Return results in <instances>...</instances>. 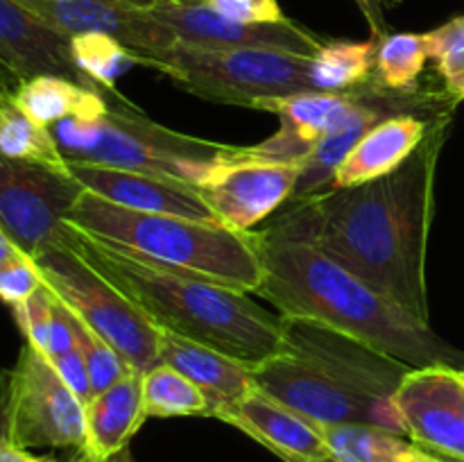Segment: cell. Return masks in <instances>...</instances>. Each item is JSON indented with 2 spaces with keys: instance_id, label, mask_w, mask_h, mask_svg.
Masks as SVG:
<instances>
[{
  "instance_id": "6da1fadb",
  "label": "cell",
  "mask_w": 464,
  "mask_h": 462,
  "mask_svg": "<svg viewBox=\"0 0 464 462\" xmlns=\"http://www.w3.org/2000/svg\"><path fill=\"white\" fill-rule=\"evenodd\" d=\"M447 127L449 113L430 125L420 148L390 175L288 202L266 229L311 245L430 326L426 249Z\"/></svg>"
},
{
  "instance_id": "7a4b0ae2",
  "label": "cell",
  "mask_w": 464,
  "mask_h": 462,
  "mask_svg": "<svg viewBox=\"0 0 464 462\" xmlns=\"http://www.w3.org/2000/svg\"><path fill=\"white\" fill-rule=\"evenodd\" d=\"M256 234L263 281L256 294L290 320H304L349 335L411 370L456 365L458 353L433 329L311 245L275 231Z\"/></svg>"
},
{
  "instance_id": "3957f363",
  "label": "cell",
  "mask_w": 464,
  "mask_h": 462,
  "mask_svg": "<svg viewBox=\"0 0 464 462\" xmlns=\"http://www.w3.org/2000/svg\"><path fill=\"white\" fill-rule=\"evenodd\" d=\"M68 247L118 285L159 331L207 344L247 367L261 365L285 347L284 317L272 315L245 293L154 265L75 229Z\"/></svg>"
},
{
  "instance_id": "277c9868",
  "label": "cell",
  "mask_w": 464,
  "mask_h": 462,
  "mask_svg": "<svg viewBox=\"0 0 464 462\" xmlns=\"http://www.w3.org/2000/svg\"><path fill=\"white\" fill-rule=\"evenodd\" d=\"M66 225L89 238L168 270L184 272L245 294L261 288L263 263L254 231L245 234L222 222L131 211L89 190L72 204Z\"/></svg>"
},
{
  "instance_id": "5b68a950",
  "label": "cell",
  "mask_w": 464,
  "mask_h": 462,
  "mask_svg": "<svg viewBox=\"0 0 464 462\" xmlns=\"http://www.w3.org/2000/svg\"><path fill=\"white\" fill-rule=\"evenodd\" d=\"M53 134L68 163L175 177L193 186L236 149V145L195 139L159 125L134 104H116L98 118L57 122Z\"/></svg>"
},
{
  "instance_id": "8992f818",
  "label": "cell",
  "mask_w": 464,
  "mask_h": 462,
  "mask_svg": "<svg viewBox=\"0 0 464 462\" xmlns=\"http://www.w3.org/2000/svg\"><path fill=\"white\" fill-rule=\"evenodd\" d=\"M179 89L222 104L261 109L270 100L311 93L313 57L261 48H202L177 41L172 48L145 57Z\"/></svg>"
},
{
  "instance_id": "52a82bcc",
  "label": "cell",
  "mask_w": 464,
  "mask_h": 462,
  "mask_svg": "<svg viewBox=\"0 0 464 462\" xmlns=\"http://www.w3.org/2000/svg\"><path fill=\"white\" fill-rule=\"evenodd\" d=\"M34 263L44 284L66 303L68 311L100 340L111 344L131 370L145 374L161 362V331L77 249L53 245L36 254Z\"/></svg>"
},
{
  "instance_id": "ba28073f",
  "label": "cell",
  "mask_w": 464,
  "mask_h": 462,
  "mask_svg": "<svg viewBox=\"0 0 464 462\" xmlns=\"http://www.w3.org/2000/svg\"><path fill=\"white\" fill-rule=\"evenodd\" d=\"M252 379L261 392L317 426L362 424L408 438V424L399 406H376L367 401L335 379L315 358L288 342L276 356L252 367Z\"/></svg>"
},
{
  "instance_id": "9c48e42d",
  "label": "cell",
  "mask_w": 464,
  "mask_h": 462,
  "mask_svg": "<svg viewBox=\"0 0 464 462\" xmlns=\"http://www.w3.org/2000/svg\"><path fill=\"white\" fill-rule=\"evenodd\" d=\"M21 448H86L84 401L45 353L25 342L9 371L7 435Z\"/></svg>"
},
{
  "instance_id": "30bf717a",
  "label": "cell",
  "mask_w": 464,
  "mask_h": 462,
  "mask_svg": "<svg viewBox=\"0 0 464 462\" xmlns=\"http://www.w3.org/2000/svg\"><path fill=\"white\" fill-rule=\"evenodd\" d=\"M82 193L72 175L0 154V229L32 258L53 245H71L66 216Z\"/></svg>"
},
{
  "instance_id": "8fae6325",
  "label": "cell",
  "mask_w": 464,
  "mask_h": 462,
  "mask_svg": "<svg viewBox=\"0 0 464 462\" xmlns=\"http://www.w3.org/2000/svg\"><path fill=\"white\" fill-rule=\"evenodd\" d=\"M302 168L304 161H272L252 148H236L195 188L222 225L247 234L293 199Z\"/></svg>"
},
{
  "instance_id": "7c38bea8",
  "label": "cell",
  "mask_w": 464,
  "mask_h": 462,
  "mask_svg": "<svg viewBox=\"0 0 464 462\" xmlns=\"http://www.w3.org/2000/svg\"><path fill=\"white\" fill-rule=\"evenodd\" d=\"M150 16L168 25L179 43L202 48H261L315 57L326 43L299 23H238L222 16L204 0H159Z\"/></svg>"
},
{
  "instance_id": "4fadbf2b",
  "label": "cell",
  "mask_w": 464,
  "mask_h": 462,
  "mask_svg": "<svg viewBox=\"0 0 464 462\" xmlns=\"http://www.w3.org/2000/svg\"><path fill=\"white\" fill-rule=\"evenodd\" d=\"M408 438L451 462H464V403L453 365L411 370L394 392Z\"/></svg>"
},
{
  "instance_id": "5bb4252c",
  "label": "cell",
  "mask_w": 464,
  "mask_h": 462,
  "mask_svg": "<svg viewBox=\"0 0 464 462\" xmlns=\"http://www.w3.org/2000/svg\"><path fill=\"white\" fill-rule=\"evenodd\" d=\"M66 36L109 34L139 53V66L145 57L163 53L177 43L172 30L148 9H134L118 0H16Z\"/></svg>"
},
{
  "instance_id": "9a60e30c",
  "label": "cell",
  "mask_w": 464,
  "mask_h": 462,
  "mask_svg": "<svg viewBox=\"0 0 464 462\" xmlns=\"http://www.w3.org/2000/svg\"><path fill=\"white\" fill-rule=\"evenodd\" d=\"M211 417L236 426L284 462H334L317 424L267 397L256 385L245 397L213 408Z\"/></svg>"
},
{
  "instance_id": "2e32d148",
  "label": "cell",
  "mask_w": 464,
  "mask_h": 462,
  "mask_svg": "<svg viewBox=\"0 0 464 462\" xmlns=\"http://www.w3.org/2000/svg\"><path fill=\"white\" fill-rule=\"evenodd\" d=\"M71 175L84 186V190L122 208L220 222L204 202L199 190L188 181L175 177L95 166V163H71Z\"/></svg>"
},
{
  "instance_id": "e0dca14e",
  "label": "cell",
  "mask_w": 464,
  "mask_h": 462,
  "mask_svg": "<svg viewBox=\"0 0 464 462\" xmlns=\"http://www.w3.org/2000/svg\"><path fill=\"white\" fill-rule=\"evenodd\" d=\"M0 62L18 82L54 75L86 89L102 91L77 68L71 53V36L50 27L16 0H0Z\"/></svg>"
},
{
  "instance_id": "ac0fdd59",
  "label": "cell",
  "mask_w": 464,
  "mask_h": 462,
  "mask_svg": "<svg viewBox=\"0 0 464 462\" xmlns=\"http://www.w3.org/2000/svg\"><path fill=\"white\" fill-rule=\"evenodd\" d=\"M356 100V89L344 93H297L290 98L270 100L263 111L279 116L281 127L275 136L252 145V152L272 161H306L315 145L347 116Z\"/></svg>"
},
{
  "instance_id": "d6986e66",
  "label": "cell",
  "mask_w": 464,
  "mask_h": 462,
  "mask_svg": "<svg viewBox=\"0 0 464 462\" xmlns=\"http://www.w3.org/2000/svg\"><path fill=\"white\" fill-rule=\"evenodd\" d=\"M435 120L417 116V113H399V116L381 120L353 145L347 159L340 163L331 190L367 184L401 168L420 148Z\"/></svg>"
},
{
  "instance_id": "ffe728a7",
  "label": "cell",
  "mask_w": 464,
  "mask_h": 462,
  "mask_svg": "<svg viewBox=\"0 0 464 462\" xmlns=\"http://www.w3.org/2000/svg\"><path fill=\"white\" fill-rule=\"evenodd\" d=\"M159 361L198 385L211 403V410L245 397L254 388L252 367L170 331H161L159 335Z\"/></svg>"
},
{
  "instance_id": "44dd1931",
  "label": "cell",
  "mask_w": 464,
  "mask_h": 462,
  "mask_svg": "<svg viewBox=\"0 0 464 462\" xmlns=\"http://www.w3.org/2000/svg\"><path fill=\"white\" fill-rule=\"evenodd\" d=\"M139 371H130L116 385L84 403L86 448L93 462L130 447V439L145 424L143 385Z\"/></svg>"
},
{
  "instance_id": "7402d4cb",
  "label": "cell",
  "mask_w": 464,
  "mask_h": 462,
  "mask_svg": "<svg viewBox=\"0 0 464 462\" xmlns=\"http://www.w3.org/2000/svg\"><path fill=\"white\" fill-rule=\"evenodd\" d=\"M14 98L36 122L45 127L72 120V118H98L107 113L113 104L102 91L86 89L66 77L54 75L23 80L14 91Z\"/></svg>"
},
{
  "instance_id": "603a6c76",
  "label": "cell",
  "mask_w": 464,
  "mask_h": 462,
  "mask_svg": "<svg viewBox=\"0 0 464 462\" xmlns=\"http://www.w3.org/2000/svg\"><path fill=\"white\" fill-rule=\"evenodd\" d=\"M317 428L329 444L334 462H451L406 435L374 426L340 424Z\"/></svg>"
},
{
  "instance_id": "cb8c5ba5",
  "label": "cell",
  "mask_w": 464,
  "mask_h": 462,
  "mask_svg": "<svg viewBox=\"0 0 464 462\" xmlns=\"http://www.w3.org/2000/svg\"><path fill=\"white\" fill-rule=\"evenodd\" d=\"M0 154L71 175V163L54 139L53 127L36 122L16 102L14 91L5 89H0Z\"/></svg>"
},
{
  "instance_id": "d4e9b609",
  "label": "cell",
  "mask_w": 464,
  "mask_h": 462,
  "mask_svg": "<svg viewBox=\"0 0 464 462\" xmlns=\"http://www.w3.org/2000/svg\"><path fill=\"white\" fill-rule=\"evenodd\" d=\"M376 48L372 41H326L313 57V82L322 93H344L374 77Z\"/></svg>"
},
{
  "instance_id": "484cf974",
  "label": "cell",
  "mask_w": 464,
  "mask_h": 462,
  "mask_svg": "<svg viewBox=\"0 0 464 462\" xmlns=\"http://www.w3.org/2000/svg\"><path fill=\"white\" fill-rule=\"evenodd\" d=\"M145 417H208L211 403L202 390L170 365L159 362L140 376Z\"/></svg>"
},
{
  "instance_id": "4316f807",
  "label": "cell",
  "mask_w": 464,
  "mask_h": 462,
  "mask_svg": "<svg viewBox=\"0 0 464 462\" xmlns=\"http://www.w3.org/2000/svg\"><path fill=\"white\" fill-rule=\"evenodd\" d=\"M430 59L426 34H385L379 39L374 82L390 91H417V80Z\"/></svg>"
},
{
  "instance_id": "83f0119b",
  "label": "cell",
  "mask_w": 464,
  "mask_h": 462,
  "mask_svg": "<svg viewBox=\"0 0 464 462\" xmlns=\"http://www.w3.org/2000/svg\"><path fill=\"white\" fill-rule=\"evenodd\" d=\"M71 53L77 68L109 95H118L116 80L131 66H139V53L122 45L109 34H77L71 36Z\"/></svg>"
},
{
  "instance_id": "f1b7e54d",
  "label": "cell",
  "mask_w": 464,
  "mask_h": 462,
  "mask_svg": "<svg viewBox=\"0 0 464 462\" xmlns=\"http://www.w3.org/2000/svg\"><path fill=\"white\" fill-rule=\"evenodd\" d=\"M430 59H435L440 75L444 77L449 95L464 100V16L451 18L442 27L426 32Z\"/></svg>"
},
{
  "instance_id": "f546056e",
  "label": "cell",
  "mask_w": 464,
  "mask_h": 462,
  "mask_svg": "<svg viewBox=\"0 0 464 462\" xmlns=\"http://www.w3.org/2000/svg\"><path fill=\"white\" fill-rule=\"evenodd\" d=\"M75 335H77V344H80L82 353H84L86 367H89V376H91V388H93V397L95 394L104 392L111 385H116L122 376H127L131 370L125 361H122L121 353L107 344L104 340H100L93 331L86 329L80 320L75 324Z\"/></svg>"
},
{
  "instance_id": "4dcf8cb0",
  "label": "cell",
  "mask_w": 464,
  "mask_h": 462,
  "mask_svg": "<svg viewBox=\"0 0 464 462\" xmlns=\"http://www.w3.org/2000/svg\"><path fill=\"white\" fill-rule=\"evenodd\" d=\"M54 293L48 285H41L32 297H27L23 303H16L14 317L21 326L25 342L39 349L41 353H50V333H53V315H54Z\"/></svg>"
},
{
  "instance_id": "1f68e13d",
  "label": "cell",
  "mask_w": 464,
  "mask_h": 462,
  "mask_svg": "<svg viewBox=\"0 0 464 462\" xmlns=\"http://www.w3.org/2000/svg\"><path fill=\"white\" fill-rule=\"evenodd\" d=\"M41 285H44V276H41L39 267L30 254L18 252L0 263V299L9 306L23 303Z\"/></svg>"
},
{
  "instance_id": "d6a6232c",
  "label": "cell",
  "mask_w": 464,
  "mask_h": 462,
  "mask_svg": "<svg viewBox=\"0 0 464 462\" xmlns=\"http://www.w3.org/2000/svg\"><path fill=\"white\" fill-rule=\"evenodd\" d=\"M222 16L238 23H279L285 16L276 0H204Z\"/></svg>"
},
{
  "instance_id": "836d02e7",
  "label": "cell",
  "mask_w": 464,
  "mask_h": 462,
  "mask_svg": "<svg viewBox=\"0 0 464 462\" xmlns=\"http://www.w3.org/2000/svg\"><path fill=\"white\" fill-rule=\"evenodd\" d=\"M53 362V367L57 370V374L62 376L63 383L82 399V401H89L93 397V388H91V376L89 367H86L84 353H82L80 344H75L72 349H68L66 353L57 358H48Z\"/></svg>"
},
{
  "instance_id": "e575fe53",
  "label": "cell",
  "mask_w": 464,
  "mask_h": 462,
  "mask_svg": "<svg viewBox=\"0 0 464 462\" xmlns=\"http://www.w3.org/2000/svg\"><path fill=\"white\" fill-rule=\"evenodd\" d=\"M361 9V14L365 16L367 25H370L374 39H381V36L388 34V18H385V12L394 5H399V0H353Z\"/></svg>"
},
{
  "instance_id": "d590c367",
  "label": "cell",
  "mask_w": 464,
  "mask_h": 462,
  "mask_svg": "<svg viewBox=\"0 0 464 462\" xmlns=\"http://www.w3.org/2000/svg\"><path fill=\"white\" fill-rule=\"evenodd\" d=\"M0 462H62L53 456H36L30 448H21L16 444L9 442L7 438L0 439ZM68 462H91V457L86 453L75 451V457Z\"/></svg>"
},
{
  "instance_id": "8d00e7d4",
  "label": "cell",
  "mask_w": 464,
  "mask_h": 462,
  "mask_svg": "<svg viewBox=\"0 0 464 462\" xmlns=\"http://www.w3.org/2000/svg\"><path fill=\"white\" fill-rule=\"evenodd\" d=\"M7 399H9V371L0 367V439L7 435Z\"/></svg>"
},
{
  "instance_id": "74e56055",
  "label": "cell",
  "mask_w": 464,
  "mask_h": 462,
  "mask_svg": "<svg viewBox=\"0 0 464 462\" xmlns=\"http://www.w3.org/2000/svg\"><path fill=\"white\" fill-rule=\"evenodd\" d=\"M18 252H21V249H18L16 245L12 243V238H9V236L0 229V263L7 261V258H12L14 254H18Z\"/></svg>"
},
{
  "instance_id": "f35d334b",
  "label": "cell",
  "mask_w": 464,
  "mask_h": 462,
  "mask_svg": "<svg viewBox=\"0 0 464 462\" xmlns=\"http://www.w3.org/2000/svg\"><path fill=\"white\" fill-rule=\"evenodd\" d=\"M18 84H21V82H18L16 77L12 75V71H9V68L5 66L3 62H0V89H5V91H16Z\"/></svg>"
},
{
  "instance_id": "ab89813d",
  "label": "cell",
  "mask_w": 464,
  "mask_h": 462,
  "mask_svg": "<svg viewBox=\"0 0 464 462\" xmlns=\"http://www.w3.org/2000/svg\"><path fill=\"white\" fill-rule=\"evenodd\" d=\"M91 462H93V460H91ZM98 462H136V457L131 456L130 447H125V448H122V451L113 453V456L104 457V460H98Z\"/></svg>"
},
{
  "instance_id": "60d3db41",
  "label": "cell",
  "mask_w": 464,
  "mask_h": 462,
  "mask_svg": "<svg viewBox=\"0 0 464 462\" xmlns=\"http://www.w3.org/2000/svg\"><path fill=\"white\" fill-rule=\"evenodd\" d=\"M118 3L130 5V7H134V9H150V7H154L159 0H118Z\"/></svg>"
},
{
  "instance_id": "b9f144b4",
  "label": "cell",
  "mask_w": 464,
  "mask_h": 462,
  "mask_svg": "<svg viewBox=\"0 0 464 462\" xmlns=\"http://www.w3.org/2000/svg\"><path fill=\"white\" fill-rule=\"evenodd\" d=\"M456 380H458V388H460L462 403H464V370L462 367H456Z\"/></svg>"
}]
</instances>
